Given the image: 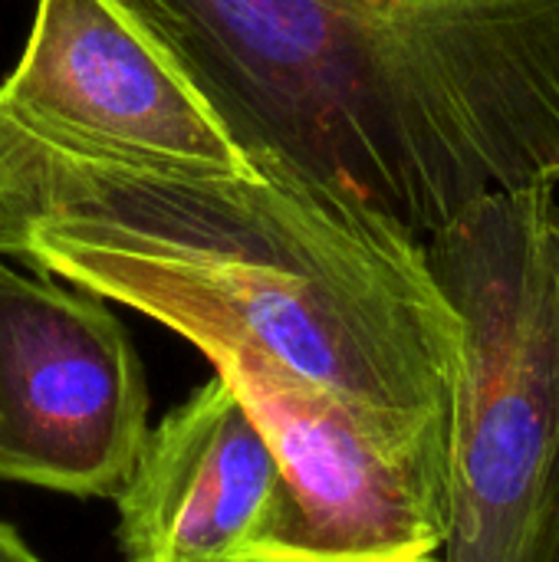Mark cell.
Masks as SVG:
<instances>
[{"label":"cell","instance_id":"1","mask_svg":"<svg viewBox=\"0 0 559 562\" xmlns=\"http://www.w3.org/2000/svg\"><path fill=\"white\" fill-rule=\"evenodd\" d=\"M0 257L402 425H448L458 316L425 240L270 158L250 175L63 151L0 119Z\"/></svg>","mask_w":559,"mask_h":562},{"label":"cell","instance_id":"2","mask_svg":"<svg viewBox=\"0 0 559 562\" xmlns=\"http://www.w3.org/2000/svg\"><path fill=\"white\" fill-rule=\"evenodd\" d=\"M231 135L422 240L521 191L550 0H125Z\"/></svg>","mask_w":559,"mask_h":562},{"label":"cell","instance_id":"3","mask_svg":"<svg viewBox=\"0 0 559 562\" xmlns=\"http://www.w3.org/2000/svg\"><path fill=\"white\" fill-rule=\"evenodd\" d=\"M425 250L458 316L441 562H559V184L481 198Z\"/></svg>","mask_w":559,"mask_h":562},{"label":"cell","instance_id":"4","mask_svg":"<svg viewBox=\"0 0 559 562\" xmlns=\"http://www.w3.org/2000/svg\"><path fill=\"white\" fill-rule=\"evenodd\" d=\"M264 428L280 504L257 562H441L448 425H402L267 366L217 369Z\"/></svg>","mask_w":559,"mask_h":562},{"label":"cell","instance_id":"5","mask_svg":"<svg viewBox=\"0 0 559 562\" xmlns=\"http://www.w3.org/2000/svg\"><path fill=\"white\" fill-rule=\"evenodd\" d=\"M0 119L63 151L204 175L257 158L125 0H36Z\"/></svg>","mask_w":559,"mask_h":562},{"label":"cell","instance_id":"6","mask_svg":"<svg viewBox=\"0 0 559 562\" xmlns=\"http://www.w3.org/2000/svg\"><path fill=\"white\" fill-rule=\"evenodd\" d=\"M145 438V372L105 300L0 257V481L115 501Z\"/></svg>","mask_w":559,"mask_h":562},{"label":"cell","instance_id":"7","mask_svg":"<svg viewBox=\"0 0 559 562\" xmlns=\"http://www.w3.org/2000/svg\"><path fill=\"white\" fill-rule=\"evenodd\" d=\"M115 504L125 562H257L280 464L244 398L214 375L148 428Z\"/></svg>","mask_w":559,"mask_h":562},{"label":"cell","instance_id":"8","mask_svg":"<svg viewBox=\"0 0 559 562\" xmlns=\"http://www.w3.org/2000/svg\"><path fill=\"white\" fill-rule=\"evenodd\" d=\"M0 562H40V557L16 537L13 527L0 524Z\"/></svg>","mask_w":559,"mask_h":562}]
</instances>
